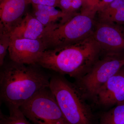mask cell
I'll use <instances>...</instances> for the list:
<instances>
[{
  "mask_svg": "<svg viewBox=\"0 0 124 124\" xmlns=\"http://www.w3.org/2000/svg\"><path fill=\"white\" fill-rule=\"evenodd\" d=\"M32 5H41L58 7L59 0H31Z\"/></svg>",
  "mask_w": 124,
  "mask_h": 124,
  "instance_id": "cell-20",
  "label": "cell"
},
{
  "mask_svg": "<svg viewBox=\"0 0 124 124\" xmlns=\"http://www.w3.org/2000/svg\"><path fill=\"white\" fill-rule=\"evenodd\" d=\"M10 33L0 25V66H2L10 43Z\"/></svg>",
  "mask_w": 124,
  "mask_h": 124,
  "instance_id": "cell-16",
  "label": "cell"
},
{
  "mask_svg": "<svg viewBox=\"0 0 124 124\" xmlns=\"http://www.w3.org/2000/svg\"><path fill=\"white\" fill-rule=\"evenodd\" d=\"M32 14L45 27L59 23H64L69 20L67 16L55 7L41 5H32Z\"/></svg>",
  "mask_w": 124,
  "mask_h": 124,
  "instance_id": "cell-12",
  "label": "cell"
},
{
  "mask_svg": "<svg viewBox=\"0 0 124 124\" xmlns=\"http://www.w3.org/2000/svg\"><path fill=\"white\" fill-rule=\"evenodd\" d=\"M124 66V52L106 54L74 83L85 97L93 99L103 85Z\"/></svg>",
  "mask_w": 124,
  "mask_h": 124,
  "instance_id": "cell-5",
  "label": "cell"
},
{
  "mask_svg": "<svg viewBox=\"0 0 124 124\" xmlns=\"http://www.w3.org/2000/svg\"><path fill=\"white\" fill-rule=\"evenodd\" d=\"M7 0H0V4L3 3Z\"/></svg>",
  "mask_w": 124,
  "mask_h": 124,
  "instance_id": "cell-21",
  "label": "cell"
},
{
  "mask_svg": "<svg viewBox=\"0 0 124 124\" xmlns=\"http://www.w3.org/2000/svg\"><path fill=\"white\" fill-rule=\"evenodd\" d=\"M93 36L106 54L124 53V29L119 24L98 20L95 23Z\"/></svg>",
  "mask_w": 124,
  "mask_h": 124,
  "instance_id": "cell-7",
  "label": "cell"
},
{
  "mask_svg": "<svg viewBox=\"0 0 124 124\" xmlns=\"http://www.w3.org/2000/svg\"><path fill=\"white\" fill-rule=\"evenodd\" d=\"M93 99L104 108L124 102V66L99 89Z\"/></svg>",
  "mask_w": 124,
  "mask_h": 124,
  "instance_id": "cell-9",
  "label": "cell"
},
{
  "mask_svg": "<svg viewBox=\"0 0 124 124\" xmlns=\"http://www.w3.org/2000/svg\"><path fill=\"white\" fill-rule=\"evenodd\" d=\"M10 61L0 71V98L9 109L19 108L44 89L49 87L50 77L37 67Z\"/></svg>",
  "mask_w": 124,
  "mask_h": 124,
  "instance_id": "cell-1",
  "label": "cell"
},
{
  "mask_svg": "<svg viewBox=\"0 0 124 124\" xmlns=\"http://www.w3.org/2000/svg\"><path fill=\"white\" fill-rule=\"evenodd\" d=\"M97 11L81 9L80 12L64 23L45 27L42 39L46 49L73 44L93 35Z\"/></svg>",
  "mask_w": 124,
  "mask_h": 124,
  "instance_id": "cell-4",
  "label": "cell"
},
{
  "mask_svg": "<svg viewBox=\"0 0 124 124\" xmlns=\"http://www.w3.org/2000/svg\"><path fill=\"white\" fill-rule=\"evenodd\" d=\"M46 49L42 39L11 38L8 51L10 59L13 62L27 65H35Z\"/></svg>",
  "mask_w": 124,
  "mask_h": 124,
  "instance_id": "cell-8",
  "label": "cell"
},
{
  "mask_svg": "<svg viewBox=\"0 0 124 124\" xmlns=\"http://www.w3.org/2000/svg\"><path fill=\"white\" fill-rule=\"evenodd\" d=\"M82 5V0H59L57 7L70 19L78 13L77 11Z\"/></svg>",
  "mask_w": 124,
  "mask_h": 124,
  "instance_id": "cell-15",
  "label": "cell"
},
{
  "mask_svg": "<svg viewBox=\"0 0 124 124\" xmlns=\"http://www.w3.org/2000/svg\"><path fill=\"white\" fill-rule=\"evenodd\" d=\"M96 124H124V102L102 112Z\"/></svg>",
  "mask_w": 124,
  "mask_h": 124,
  "instance_id": "cell-13",
  "label": "cell"
},
{
  "mask_svg": "<svg viewBox=\"0 0 124 124\" xmlns=\"http://www.w3.org/2000/svg\"><path fill=\"white\" fill-rule=\"evenodd\" d=\"M81 9H86L98 12L102 0H82Z\"/></svg>",
  "mask_w": 124,
  "mask_h": 124,
  "instance_id": "cell-19",
  "label": "cell"
},
{
  "mask_svg": "<svg viewBox=\"0 0 124 124\" xmlns=\"http://www.w3.org/2000/svg\"><path fill=\"white\" fill-rule=\"evenodd\" d=\"M19 109L33 124H68L49 87L36 94Z\"/></svg>",
  "mask_w": 124,
  "mask_h": 124,
  "instance_id": "cell-6",
  "label": "cell"
},
{
  "mask_svg": "<svg viewBox=\"0 0 124 124\" xmlns=\"http://www.w3.org/2000/svg\"><path fill=\"white\" fill-rule=\"evenodd\" d=\"M124 5V0H113L102 10L98 12V20L107 21L116 10Z\"/></svg>",
  "mask_w": 124,
  "mask_h": 124,
  "instance_id": "cell-17",
  "label": "cell"
},
{
  "mask_svg": "<svg viewBox=\"0 0 124 124\" xmlns=\"http://www.w3.org/2000/svg\"><path fill=\"white\" fill-rule=\"evenodd\" d=\"M9 110V115L0 111V124H33L25 117L19 108Z\"/></svg>",
  "mask_w": 124,
  "mask_h": 124,
  "instance_id": "cell-14",
  "label": "cell"
},
{
  "mask_svg": "<svg viewBox=\"0 0 124 124\" xmlns=\"http://www.w3.org/2000/svg\"><path fill=\"white\" fill-rule=\"evenodd\" d=\"M31 0H7L0 4V25L10 33L22 19Z\"/></svg>",
  "mask_w": 124,
  "mask_h": 124,
  "instance_id": "cell-10",
  "label": "cell"
},
{
  "mask_svg": "<svg viewBox=\"0 0 124 124\" xmlns=\"http://www.w3.org/2000/svg\"><path fill=\"white\" fill-rule=\"evenodd\" d=\"M45 28L32 14L27 13L10 32V38L40 39L44 36Z\"/></svg>",
  "mask_w": 124,
  "mask_h": 124,
  "instance_id": "cell-11",
  "label": "cell"
},
{
  "mask_svg": "<svg viewBox=\"0 0 124 124\" xmlns=\"http://www.w3.org/2000/svg\"><path fill=\"white\" fill-rule=\"evenodd\" d=\"M49 88L68 124H95V116L74 84L60 74L50 76Z\"/></svg>",
  "mask_w": 124,
  "mask_h": 124,
  "instance_id": "cell-3",
  "label": "cell"
},
{
  "mask_svg": "<svg viewBox=\"0 0 124 124\" xmlns=\"http://www.w3.org/2000/svg\"><path fill=\"white\" fill-rule=\"evenodd\" d=\"M117 24H124V5L119 8L107 21Z\"/></svg>",
  "mask_w": 124,
  "mask_h": 124,
  "instance_id": "cell-18",
  "label": "cell"
},
{
  "mask_svg": "<svg viewBox=\"0 0 124 124\" xmlns=\"http://www.w3.org/2000/svg\"><path fill=\"white\" fill-rule=\"evenodd\" d=\"M102 50L93 35L63 47L46 49L38 60L40 67L75 79L87 73L99 59Z\"/></svg>",
  "mask_w": 124,
  "mask_h": 124,
  "instance_id": "cell-2",
  "label": "cell"
}]
</instances>
